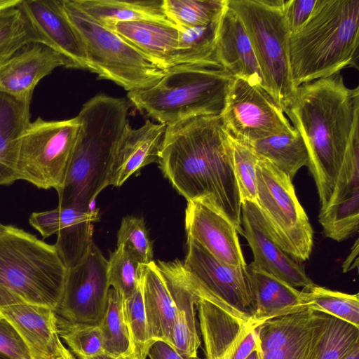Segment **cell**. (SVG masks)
<instances>
[{
	"mask_svg": "<svg viewBox=\"0 0 359 359\" xmlns=\"http://www.w3.org/2000/svg\"><path fill=\"white\" fill-rule=\"evenodd\" d=\"M18 8L35 32L39 43L62 55L67 68L87 70L83 42L62 0H21Z\"/></svg>",
	"mask_w": 359,
	"mask_h": 359,
	"instance_id": "18",
	"label": "cell"
},
{
	"mask_svg": "<svg viewBox=\"0 0 359 359\" xmlns=\"http://www.w3.org/2000/svg\"><path fill=\"white\" fill-rule=\"evenodd\" d=\"M184 278L193 293L244 320L253 313L247 268L226 264L199 243L187 237V254L182 264Z\"/></svg>",
	"mask_w": 359,
	"mask_h": 359,
	"instance_id": "11",
	"label": "cell"
},
{
	"mask_svg": "<svg viewBox=\"0 0 359 359\" xmlns=\"http://www.w3.org/2000/svg\"><path fill=\"white\" fill-rule=\"evenodd\" d=\"M95 359H137V358H135L134 354L133 353H131L130 354L122 355V356H120L118 358H111L107 355H104L102 356L98 357Z\"/></svg>",
	"mask_w": 359,
	"mask_h": 359,
	"instance_id": "50",
	"label": "cell"
},
{
	"mask_svg": "<svg viewBox=\"0 0 359 359\" xmlns=\"http://www.w3.org/2000/svg\"><path fill=\"white\" fill-rule=\"evenodd\" d=\"M65 11L85 49L87 70L128 92L148 88L163 76L157 67L114 32L102 26L72 0H62Z\"/></svg>",
	"mask_w": 359,
	"mask_h": 359,
	"instance_id": "8",
	"label": "cell"
},
{
	"mask_svg": "<svg viewBox=\"0 0 359 359\" xmlns=\"http://www.w3.org/2000/svg\"><path fill=\"white\" fill-rule=\"evenodd\" d=\"M204 345L203 359H232L248 332L257 327L217 305L198 298L196 304Z\"/></svg>",
	"mask_w": 359,
	"mask_h": 359,
	"instance_id": "23",
	"label": "cell"
},
{
	"mask_svg": "<svg viewBox=\"0 0 359 359\" xmlns=\"http://www.w3.org/2000/svg\"><path fill=\"white\" fill-rule=\"evenodd\" d=\"M142 265L123 245H117L108 260L107 274L110 287L118 292L124 299L128 297L137 286Z\"/></svg>",
	"mask_w": 359,
	"mask_h": 359,
	"instance_id": "40",
	"label": "cell"
},
{
	"mask_svg": "<svg viewBox=\"0 0 359 359\" xmlns=\"http://www.w3.org/2000/svg\"><path fill=\"white\" fill-rule=\"evenodd\" d=\"M0 359H9L6 355L0 353Z\"/></svg>",
	"mask_w": 359,
	"mask_h": 359,
	"instance_id": "54",
	"label": "cell"
},
{
	"mask_svg": "<svg viewBox=\"0 0 359 359\" xmlns=\"http://www.w3.org/2000/svg\"><path fill=\"white\" fill-rule=\"evenodd\" d=\"M21 0H0V13L18 7Z\"/></svg>",
	"mask_w": 359,
	"mask_h": 359,
	"instance_id": "49",
	"label": "cell"
},
{
	"mask_svg": "<svg viewBox=\"0 0 359 359\" xmlns=\"http://www.w3.org/2000/svg\"><path fill=\"white\" fill-rule=\"evenodd\" d=\"M122 245L141 264L153 261V243L144 222L141 217L126 216L121 222L117 245Z\"/></svg>",
	"mask_w": 359,
	"mask_h": 359,
	"instance_id": "42",
	"label": "cell"
},
{
	"mask_svg": "<svg viewBox=\"0 0 359 359\" xmlns=\"http://www.w3.org/2000/svg\"><path fill=\"white\" fill-rule=\"evenodd\" d=\"M165 128V125L149 120L138 128L128 122L115 149L108 186L121 187L142 168L158 163Z\"/></svg>",
	"mask_w": 359,
	"mask_h": 359,
	"instance_id": "21",
	"label": "cell"
},
{
	"mask_svg": "<svg viewBox=\"0 0 359 359\" xmlns=\"http://www.w3.org/2000/svg\"><path fill=\"white\" fill-rule=\"evenodd\" d=\"M107 269L108 260L93 242L81 262L68 269L55 314L71 322L99 324L110 289Z\"/></svg>",
	"mask_w": 359,
	"mask_h": 359,
	"instance_id": "13",
	"label": "cell"
},
{
	"mask_svg": "<svg viewBox=\"0 0 359 359\" xmlns=\"http://www.w3.org/2000/svg\"><path fill=\"white\" fill-rule=\"evenodd\" d=\"M219 116L226 131L243 143L296 130L265 89L238 77L228 88Z\"/></svg>",
	"mask_w": 359,
	"mask_h": 359,
	"instance_id": "12",
	"label": "cell"
},
{
	"mask_svg": "<svg viewBox=\"0 0 359 359\" xmlns=\"http://www.w3.org/2000/svg\"><path fill=\"white\" fill-rule=\"evenodd\" d=\"M59 208L60 224L54 245L69 269L81 262L93 243V222L99 218L98 210Z\"/></svg>",
	"mask_w": 359,
	"mask_h": 359,
	"instance_id": "30",
	"label": "cell"
},
{
	"mask_svg": "<svg viewBox=\"0 0 359 359\" xmlns=\"http://www.w3.org/2000/svg\"><path fill=\"white\" fill-rule=\"evenodd\" d=\"M182 264L179 260L158 262L157 264L165 278L175 305L172 346L183 355L198 358L197 353L201 340L196 318L198 297L184 278Z\"/></svg>",
	"mask_w": 359,
	"mask_h": 359,
	"instance_id": "24",
	"label": "cell"
},
{
	"mask_svg": "<svg viewBox=\"0 0 359 359\" xmlns=\"http://www.w3.org/2000/svg\"><path fill=\"white\" fill-rule=\"evenodd\" d=\"M227 0H163L166 17L178 29L204 26L219 20Z\"/></svg>",
	"mask_w": 359,
	"mask_h": 359,
	"instance_id": "34",
	"label": "cell"
},
{
	"mask_svg": "<svg viewBox=\"0 0 359 359\" xmlns=\"http://www.w3.org/2000/svg\"><path fill=\"white\" fill-rule=\"evenodd\" d=\"M244 144L258 157L271 162L292 180L301 168L308 166L307 149L297 130Z\"/></svg>",
	"mask_w": 359,
	"mask_h": 359,
	"instance_id": "31",
	"label": "cell"
},
{
	"mask_svg": "<svg viewBox=\"0 0 359 359\" xmlns=\"http://www.w3.org/2000/svg\"><path fill=\"white\" fill-rule=\"evenodd\" d=\"M133 293L124 299V314L130 336L132 352L137 359H147L151 345L142 291L143 271Z\"/></svg>",
	"mask_w": 359,
	"mask_h": 359,
	"instance_id": "38",
	"label": "cell"
},
{
	"mask_svg": "<svg viewBox=\"0 0 359 359\" xmlns=\"http://www.w3.org/2000/svg\"><path fill=\"white\" fill-rule=\"evenodd\" d=\"M123 304L124 299L122 295L110 287L106 311L99 325L105 354L111 358H118L133 353Z\"/></svg>",
	"mask_w": 359,
	"mask_h": 359,
	"instance_id": "35",
	"label": "cell"
},
{
	"mask_svg": "<svg viewBox=\"0 0 359 359\" xmlns=\"http://www.w3.org/2000/svg\"><path fill=\"white\" fill-rule=\"evenodd\" d=\"M29 224L46 238L57 233L60 224V208L41 212H33L29 219Z\"/></svg>",
	"mask_w": 359,
	"mask_h": 359,
	"instance_id": "45",
	"label": "cell"
},
{
	"mask_svg": "<svg viewBox=\"0 0 359 359\" xmlns=\"http://www.w3.org/2000/svg\"><path fill=\"white\" fill-rule=\"evenodd\" d=\"M8 227V226H6L0 223V235L6 231Z\"/></svg>",
	"mask_w": 359,
	"mask_h": 359,
	"instance_id": "53",
	"label": "cell"
},
{
	"mask_svg": "<svg viewBox=\"0 0 359 359\" xmlns=\"http://www.w3.org/2000/svg\"><path fill=\"white\" fill-rule=\"evenodd\" d=\"M308 309L337 317L359 327V294H350L311 283L303 287Z\"/></svg>",
	"mask_w": 359,
	"mask_h": 359,
	"instance_id": "36",
	"label": "cell"
},
{
	"mask_svg": "<svg viewBox=\"0 0 359 359\" xmlns=\"http://www.w3.org/2000/svg\"></svg>",
	"mask_w": 359,
	"mask_h": 359,
	"instance_id": "55",
	"label": "cell"
},
{
	"mask_svg": "<svg viewBox=\"0 0 359 359\" xmlns=\"http://www.w3.org/2000/svg\"><path fill=\"white\" fill-rule=\"evenodd\" d=\"M359 0H317L308 20L290 34L293 85L358 68Z\"/></svg>",
	"mask_w": 359,
	"mask_h": 359,
	"instance_id": "4",
	"label": "cell"
},
{
	"mask_svg": "<svg viewBox=\"0 0 359 359\" xmlns=\"http://www.w3.org/2000/svg\"><path fill=\"white\" fill-rule=\"evenodd\" d=\"M39 39L18 8L0 13V67L25 46Z\"/></svg>",
	"mask_w": 359,
	"mask_h": 359,
	"instance_id": "39",
	"label": "cell"
},
{
	"mask_svg": "<svg viewBox=\"0 0 359 359\" xmlns=\"http://www.w3.org/2000/svg\"><path fill=\"white\" fill-rule=\"evenodd\" d=\"M158 163L187 201L210 197L243 234L241 199L228 132L218 116H201L166 126Z\"/></svg>",
	"mask_w": 359,
	"mask_h": 359,
	"instance_id": "1",
	"label": "cell"
},
{
	"mask_svg": "<svg viewBox=\"0 0 359 359\" xmlns=\"http://www.w3.org/2000/svg\"><path fill=\"white\" fill-rule=\"evenodd\" d=\"M60 337L76 359H95L105 354L99 324L71 322L56 315Z\"/></svg>",
	"mask_w": 359,
	"mask_h": 359,
	"instance_id": "37",
	"label": "cell"
},
{
	"mask_svg": "<svg viewBox=\"0 0 359 359\" xmlns=\"http://www.w3.org/2000/svg\"><path fill=\"white\" fill-rule=\"evenodd\" d=\"M124 98L98 94L76 116L79 129L65 182L57 191L59 207L90 211L97 195L108 187L117 143L128 122Z\"/></svg>",
	"mask_w": 359,
	"mask_h": 359,
	"instance_id": "3",
	"label": "cell"
},
{
	"mask_svg": "<svg viewBox=\"0 0 359 359\" xmlns=\"http://www.w3.org/2000/svg\"><path fill=\"white\" fill-rule=\"evenodd\" d=\"M148 357L149 359H198L183 355L172 346L162 341H156L151 345Z\"/></svg>",
	"mask_w": 359,
	"mask_h": 359,
	"instance_id": "46",
	"label": "cell"
},
{
	"mask_svg": "<svg viewBox=\"0 0 359 359\" xmlns=\"http://www.w3.org/2000/svg\"><path fill=\"white\" fill-rule=\"evenodd\" d=\"M256 172V203L271 238L294 259H308L313 245V231L292 180L259 157Z\"/></svg>",
	"mask_w": 359,
	"mask_h": 359,
	"instance_id": "9",
	"label": "cell"
},
{
	"mask_svg": "<svg viewBox=\"0 0 359 359\" xmlns=\"http://www.w3.org/2000/svg\"><path fill=\"white\" fill-rule=\"evenodd\" d=\"M359 345V327L325 313L306 359H345Z\"/></svg>",
	"mask_w": 359,
	"mask_h": 359,
	"instance_id": "32",
	"label": "cell"
},
{
	"mask_svg": "<svg viewBox=\"0 0 359 359\" xmlns=\"http://www.w3.org/2000/svg\"><path fill=\"white\" fill-rule=\"evenodd\" d=\"M136 48L157 67L174 66L179 29L171 22L137 20L116 23L110 29Z\"/></svg>",
	"mask_w": 359,
	"mask_h": 359,
	"instance_id": "26",
	"label": "cell"
},
{
	"mask_svg": "<svg viewBox=\"0 0 359 359\" xmlns=\"http://www.w3.org/2000/svg\"><path fill=\"white\" fill-rule=\"evenodd\" d=\"M241 224L243 235L252 251L254 266L294 287L313 283L300 262L287 255L271 238L256 203L242 201Z\"/></svg>",
	"mask_w": 359,
	"mask_h": 359,
	"instance_id": "19",
	"label": "cell"
},
{
	"mask_svg": "<svg viewBox=\"0 0 359 359\" xmlns=\"http://www.w3.org/2000/svg\"><path fill=\"white\" fill-rule=\"evenodd\" d=\"M283 111L304 141L322 209L359 122V87H347L339 72L298 86Z\"/></svg>",
	"mask_w": 359,
	"mask_h": 359,
	"instance_id": "2",
	"label": "cell"
},
{
	"mask_svg": "<svg viewBox=\"0 0 359 359\" xmlns=\"http://www.w3.org/2000/svg\"><path fill=\"white\" fill-rule=\"evenodd\" d=\"M220 20L208 25L179 29L174 66L194 64L219 66L215 51Z\"/></svg>",
	"mask_w": 359,
	"mask_h": 359,
	"instance_id": "33",
	"label": "cell"
},
{
	"mask_svg": "<svg viewBox=\"0 0 359 359\" xmlns=\"http://www.w3.org/2000/svg\"><path fill=\"white\" fill-rule=\"evenodd\" d=\"M284 0H227L241 20L253 49L265 90L283 109L296 90L290 72V30Z\"/></svg>",
	"mask_w": 359,
	"mask_h": 359,
	"instance_id": "7",
	"label": "cell"
},
{
	"mask_svg": "<svg viewBox=\"0 0 359 359\" xmlns=\"http://www.w3.org/2000/svg\"><path fill=\"white\" fill-rule=\"evenodd\" d=\"M246 359H259L257 350L252 352Z\"/></svg>",
	"mask_w": 359,
	"mask_h": 359,
	"instance_id": "52",
	"label": "cell"
},
{
	"mask_svg": "<svg viewBox=\"0 0 359 359\" xmlns=\"http://www.w3.org/2000/svg\"><path fill=\"white\" fill-rule=\"evenodd\" d=\"M79 129L77 116L62 121L38 117L18 141L15 175L36 187L60 190Z\"/></svg>",
	"mask_w": 359,
	"mask_h": 359,
	"instance_id": "10",
	"label": "cell"
},
{
	"mask_svg": "<svg viewBox=\"0 0 359 359\" xmlns=\"http://www.w3.org/2000/svg\"><path fill=\"white\" fill-rule=\"evenodd\" d=\"M142 291L151 339L172 346L175 305L165 278L154 261L144 265Z\"/></svg>",
	"mask_w": 359,
	"mask_h": 359,
	"instance_id": "27",
	"label": "cell"
},
{
	"mask_svg": "<svg viewBox=\"0 0 359 359\" xmlns=\"http://www.w3.org/2000/svg\"><path fill=\"white\" fill-rule=\"evenodd\" d=\"M345 359H359V345L356 346Z\"/></svg>",
	"mask_w": 359,
	"mask_h": 359,
	"instance_id": "51",
	"label": "cell"
},
{
	"mask_svg": "<svg viewBox=\"0 0 359 359\" xmlns=\"http://www.w3.org/2000/svg\"><path fill=\"white\" fill-rule=\"evenodd\" d=\"M30 102L0 93V185L17 180L18 141L31 122Z\"/></svg>",
	"mask_w": 359,
	"mask_h": 359,
	"instance_id": "28",
	"label": "cell"
},
{
	"mask_svg": "<svg viewBox=\"0 0 359 359\" xmlns=\"http://www.w3.org/2000/svg\"><path fill=\"white\" fill-rule=\"evenodd\" d=\"M59 67L67 68L62 55L44 44L30 43L0 67V93L31 101L38 83Z\"/></svg>",
	"mask_w": 359,
	"mask_h": 359,
	"instance_id": "20",
	"label": "cell"
},
{
	"mask_svg": "<svg viewBox=\"0 0 359 359\" xmlns=\"http://www.w3.org/2000/svg\"><path fill=\"white\" fill-rule=\"evenodd\" d=\"M255 327L252 328L248 332L236 349L232 359H246L252 352L257 350Z\"/></svg>",
	"mask_w": 359,
	"mask_h": 359,
	"instance_id": "47",
	"label": "cell"
},
{
	"mask_svg": "<svg viewBox=\"0 0 359 359\" xmlns=\"http://www.w3.org/2000/svg\"><path fill=\"white\" fill-rule=\"evenodd\" d=\"M185 230L187 237L199 243L219 261L247 268L236 228L210 197L187 201Z\"/></svg>",
	"mask_w": 359,
	"mask_h": 359,
	"instance_id": "17",
	"label": "cell"
},
{
	"mask_svg": "<svg viewBox=\"0 0 359 359\" xmlns=\"http://www.w3.org/2000/svg\"><path fill=\"white\" fill-rule=\"evenodd\" d=\"M324 314L306 309L259 324L255 329L259 359H306Z\"/></svg>",
	"mask_w": 359,
	"mask_h": 359,
	"instance_id": "16",
	"label": "cell"
},
{
	"mask_svg": "<svg viewBox=\"0 0 359 359\" xmlns=\"http://www.w3.org/2000/svg\"><path fill=\"white\" fill-rule=\"evenodd\" d=\"M359 122L350 135L330 198L320 209L318 221L325 237L341 242L358 232Z\"/></svg>",
	"mask_w": 359,
	"mask_h": 359,
	"instance_id": "14",
	"label": "cell"
},
{
	"mask_svg": "<svg viewBox=\"0 0 359 359\" xmlns=\"http://www.w3.org/2000/svg\"><path fill=\"white\" fill-rule=\"evenodd\" d=\"M359 243L356 239L351 252L342 264L343 272L346 273L358 267Z\"/></svg>",
	"mask_w": 359,
	"mask_h": 359,
	"instance_id": "48",
	"label": "cell"
},
{
	"mask_svg": "<svg viewBox=\"0 0 359 359\" xmlns=\"http://www.w3.org/2000/svg\"><path fill=\"white\" fill-rule=\"evenodd\" d=\"M72 1L90 18L109 29L116 23L123 22L154 20L171 22L164 12L163 0Z\"/></svg>",
	"mask_w": 359,
	"mask_h": 359,
	"instance_id": "29",
	"label": "cell"
},
{
	"mask_svg": "<svg viewBox=\"0 0 359 359\" xmlns=\"http://www.w3.org/2000/svg\"><path fill=\"white\" fill-rule=\"evenodd\" d=\"M233 77L212 65H179L165 71L155 85L128 92L140 111L165 126L201 116L220 115Z\"/></svg>",
	"mask_w": 359,
	"mask_h": 359,
	"instance_id": "5",
	"label": "cell"
},
{
	"mask_svg": "<svg viewBox=\"0 0 359 359\" xmlns=\"http://www.w3.org/2000/svg\"><path fill=\"white\" fill-rule=\"evenodd\" d=\"M0 314L20 335L32 359H76L60 339L52 309L0 294Z\"/></svg>",
	"mask_w": 359,
	"mask_h": 359,
	"instance_id": "15",
	"label": "cell"
},
{
	"mask_svg": "<svg viewBox=\"0 0 359 359\" xmlns=\"http://www.w3.org/2000/svg\"><path fill=\"white\" fill-rule=\"evenodd\" d=\"M247 271L253 306L251 321L256 326L269 319L308 309L302 290L251 263L247 265Z\"/></svg>",
	"mask_w": 359,
	"mask_h": 359,
	"instance_id": "25",
	"label": "cell"
},
{
	"mask_svg": "<svg viewBox=\"0 0 359 359\" xmlns=\"http://www.w3.org/2000/svg\"><path fill=\"white\" fill-rule=\"evenodd\" d=\"M215 57L219 65L233 77L242 79L265 89L244 26L228 5L219 22Z\"/></svg>",
	"mask_w": 359,
	"mask_h": 359,
	"instance_id": "22",
	"label": "cell"
},
{
	"mask_svg": "<svg viewBox=\"0 0 359 359\" xmlns=\"http://www.w3.org/2000/svg\"><path fill=\"white\" fill-rule=\"evenodd\" d=\"M0 353L9 359H32L24 340L12 324L1 314Z\"/></svg>",
	"mask_w": 359,
	"mask_h": 359,
	"instance_id": "43",
	"label": "cell"
},
{
	"mask_svg": "<svg viewBox=\"0 0 359 359\" xmlns=\"http://www.w3.org/2000/svg\"><path fill=\"white\" fill-rule=\"evenodd\" d=\"M317 0H287L284 13L290 33L297 31L309 18Z\"/></svg>",
	"mask_w": 359,
	"mask_h": 359,
	"instance_id": "44",
	"label": "cell"
},
{
	"mask_svg": "<svg viewBox=\"0 0 359 359\" xmlns=\"http://www.w3.org/2000/svg\"><path fill=\"white\" fill-rule=\"evenodd\" d=\"M233 160V170L242 201L257 202V172L258 157L245 144L229 133Z\"/></svg>",
	"mask_w": 359,
	"mask_h": 359,
	"instance_id": "41",
	"label": "cell"
},
{
	"mask_svg": "<svg viewBox=\"0 0 359 359\" xmlns=\"http://www.w3.org/2000/svg\"><path fill=\"white\" fill-rule=\"evenodd\" d=\"M67 271L55 245L13 226L0 235V294L55 311Z\"/></svg>",
	"mask_w": 359,
	"mask_h": 359,
	"instance_id": "6",
	"label": "cell"
}]
</instances>
